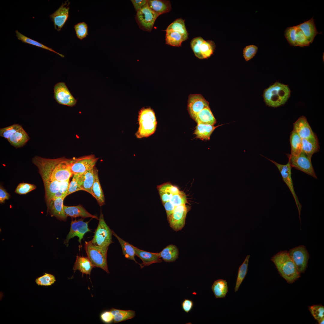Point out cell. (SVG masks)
Segmentation results:
<instances>
[{"label":"cell","mask_w":324,"mask_h":324,"mask_svg":"<svg viewBox=\"0 0 324 324\" xmlns=\"http://www.w3.org/2000/svg\"><path fill=\"white\" fill-rule=\"evenodd\" d=\"M288 86L276 82L264 91L263 97L266 104L273 107L284 104L290 95Z\"/></svg>","instance_id":"3"},{"label":"cell","mask_w":324,"mask_h":324,"mask_svg":"<svg viewBox=\"0 0 324 324\" xmlns=\"http://www.w3.org/2000/svg\"><path fill=\"white\" fill-rule=\"evenodd\" d=\"M77 38L82 40L88 35V26L84 22L78 23L74 26Z\"/></svg>","instance_id":"43"},{"label":"cell","mask_w":324,"mask_h":324,"mask_svg":"<svg viewBox=\"0 0 324 324\" xmlns=\"http://www.w3.org/2000/svg\"><path fill=\"white\" fill-rule=\"evenodd\" d=\"M79 174L74 175L70 183L67 196L73 193L81 190L78 184Z\"/></svg>","instance_id":"51"},{"label":"cell","mask_w":324,"mask_h":324,"mask_svg":"<svg viewBox=\"0 0 324 324\" xmlns=\"http://www.w3.org/2000/svg\"><path fill=\"white\" fill-rule=\"evenodd\" d=\"M110 311L113 315L115 323L131 319L135 316V311L131 310H123L112 308Z\"/></svg>","instance_id":"33"},{"label":"cell","mask_w":324,"mask_h":324,"mask_svg":"<svg viewBox=\"0 0 324 324\" xmlns=\"http://www.w3.org/2000/svg\"><path fill=\"white\" fill-rule=\"evenodd\" d=\"M94 182L92 188L91 195L97 200L99 205L101 206L105 204V199L98 176V170L94 167Z\"/></svg>","instance_id":"23"},{"label":"cell","mask_w":324,"mask_h":324,"mask_svg":"<svg viewBox=\"0 0 324 324\" xmlns=\"http://www.w3.org/2000/svg\"><path fill=\"white\" fill-rule=\"evenodd\" d=\"M158 255L165 262H171L175 261L178 255V250L175 245H169L160 252L158 253Z\"/></svg>","instance_id":"31"},{"label":"cell","mask_w":324,"mask_h":324,"mask_svg":"<svg viewBox=\"0 0 324 324\" xmlns=\"http://www.w3.org/2000/svg\"><path fill=\"white\" fill-rule=\"evenodd\" d=\"M112 234L116 237L118 241L122 248L123 254L125 257L128 259L134 261L136 263H138L135 259L136 254L134 246L123 240L113 231Z\"/></svg>","instance_id":"35"},{"label":"cell","mask_w":324,"mask_h":324,"mask_svg":"<svg viewBox=\"0 0 324 324\" xmlns=\"http://www.w3.org/2000/svg\"><path fill=\"white\" fill-rule=\"evenodd\" d=\"M193 301L188 299H185L182 304V306L183 310L186 313H188L192 309L193 306Z\"/></svg>","instance_id":"53"},{"label":"cell","mask_w":324,"mask_h":324,"mask_svg":"<svg viewBox=\"0 0 324 324\" xmlns=\"http://www.w3.org/2000/svg\"><path fill=\"white\" fill-rule=\"evenodd\" d=\"M215 47L214 42L212 40H204L200 47L201 53L204 58L209 57L213 54Z\"/></svg>","instance_id":"40"},{"label":"cell","mask_w":324,"mask_h":324,"mask_svg":"<svg viewBox=\"0 0 324 324\" xmlns=\"http://www.w3.org/2000/svg\"><path fill=\"white\" fill-rule=\"evenodd\" d=\"M71 160L64 157L51 159L36 156L32 158V162L39 171L46 172L53 179L61 182L69 179L73 175L71 170Z\"/></svg>","instance_id":"1"},{"label":"cell","mask_w":324,"mask_h":324,"mask_svg":"<svg viewBox=\"0 0 324 324\" xmlns=\"http://www.w3.org/2000/svg\"><path fill=\"white\" fill-rule=\"evenodd\" d=\"M290 141L291 147L290 155L294 156H298L302 151L301 138L296 132L293 130L291 133Z\"/></svg>","instance_id":"36"},{"label":"cell","mask_w":324,"mask_h":324,"mask_svg":"<svg viewBox=\"0 0 324 324\" xmlns=\"http://www.w3.org/2000/svg\"><path fill=\"white\" fill-rule=\"evenodd\" d=\"M56 279L54 276L50 274L45 273L44 274L35 280L36 284L38 286H49L54 283Z\"/></svg>","instance_id":"41"},{"label":"cell","mask_w":324,"mask_h":324,"mask_svg":"<svg viewBox=\"0 0 324 324\" xmlns=\"http://www.w3.org/2000/svg\"><path fill=\"white\" fill-rule=\"evenodd\" d=\"M103 322L106 323H109L113 320V316L110 311L103 312L100 316Z\"/></svg>","instance_id":"52"},{"label":"cell","mask_w":324,"mask_h":324,"mask_svg":"<svg viewBox=\"0 0 324 324\" xmlns=\"http://www.w3.org/2000/svg\"><path fill=\"white\" fill-rule=\"evenodd\" d=\"M131 1L136 12L143 7L147 3V0H132Z\"/></svg>","instance_id":"55"},{"label":"cell","mask_w":324,"mask_h":324,"mask_svg":"<svg viewBox=\"0 0 324 324\" xmlns=\"http://www.w3.org/2000/svg\"><path fill=\"white\" fill-rule=\"evenodd\" d=\"M69 1H65L54 13L50 15L54 28L59 31L67 21L69 17L70 4Z\"/></svg>","instance_id":"15"},{"label":"cell","mask_w":324,"mask_h":324,"mask_svg":"<svg viewBox=\"0 0 324 324\" xmlns=\"http://www.w3.org/2000/svg\"><path fill=\"white\" fill-rule=\"evenodd\" d=\"M159 16L150 8L147 3L136 12L135 19L140 28L144 31L150 32Z\"/></svg>","instance_id":"7"},{"label":"cell","mask_w":324,"mask_h":324,"mask_svg":"<svg viewBox=\"0 0 324 324\" xmlns=\"http://www.w3.org/2000/svg\"><path fill=\"white\" fill-rule=\"evenodd\" d=\"M204 40L202 37H199L193 39L190 42L191 47L195 55L201 59L204 58L201 52L200 47Z\"/></svg>","instance_id":"42"},{"label":"cell","mask_w":324,"mask_h":324,"mask_svg":"<svg viewBox=\"0 0 324 324\" xmlns=\"http://www.w3.org/2000/svg\"><path fill=\"white\" fill-rule=\"evenodd\" d=\"M168 31L178 32L188 38V34L185 27L184 21L181 18L177 19L170 25L165 30L166 32Z\"/></svg>","instance_id":"39"},{"label":"cell","mask_w":324,"mask_h":324,"mask_svg":"<svg viewBox=\"0 0 324 324\" xmlns=\"http://www.w3.org/2000/svg\"><path fill=\"white\" fill-rule=\"evenodd\" d=\"M88 222L89 221H84L83 219H82L78 220L76 219L74 220H72L70 231L64 242L66 246L68 245L69 240L76 236L79 238L78 241L81 244V240L83 238L85 234L91 231L88 228Z\"/></svg>","instance_id":"14"},{"label":"cell","mask_w":324,"mask_h":324,"mask_svg":"<svg viewBox=\"0 0 324 324\" xmlns=\"http://www.w3.org/2000/svg\"><path fill=\"white\" fill-rule=\"evenodd\" d=\"M298 272L304 273L307 266L309 254L305 247L301 245L293 248L288 252Z\"/></svg>","instance_id":"11"},{"label":"cell","mask_w":324,"mask_h":324,"mask_svg":"<svg viewBox=\"0 0 324 324\" xmlns=\"http://www.w3.org/2000/svg\"><path fill=\"white\" fill-rule=\"evenodd\" d=\"M187 212L188 208L185 204L182 205L175 208L172 214L168 219L170 226L174 230L178 231L184 227Z\"/></svg>","instance_id":"13"},{"label":"cell","mask_w":324,"mask_h":324,"mask_svg":"<svg viewBox=\"0 0 324 324\" xmlns=\"http://www.w3.org/2000/svg\"><path fill=\"white\" fill-rule=\"evenodd\" d=\"M258 49V47L254 45L246 46L243 50V56L245 59L248 61L252 58L257 52Z\"/></svg>","instance_id":"50"},{"label":"cell","mask_w":324,"mask_h":324,"mask_svg":"<svg viewBox=\"0 0 324 324\" xmlns=\"http://www.w3.org/2000/svg\"><path fill=\"white\" fill-rule=\"evenodd\" d=\"M168 201H169L175 207L182 205L185 204L187 202L186 196L184 192L180 191L179 193L174 195L171 200Z\"/></svg>","instance_id":"44"},{"label":"cell","mask_w":324,"mask_h":324,"mask_svg":"<svg viewBox=\"0 0 324 324\" xmlns=\"http://www.w3.org/2000/svg\"><path fill=\"white\" fill-rule=\"evenodd\" d=\"M112 231L106 224L103 214L101 210L98 227L91 242L94 244L100 247L108 248L113 242Z\"/></svg>","instance_id":"6"},{"label":"cell","mask_w":324,"mask_h":324,"mask_svg":"<svg viewBox=\"0 0 324 324\" xmlns=\"http://www.w3.org/2000/svg\"><path fill=\"white\" fill-rule=\"evenodd\" d=\"M65 196L51 199L47 202V211L52 216L58 219L66 221L67 217L63 208V202Z\"/></svg>","instance_id":"17"},{"label":"cell","mask_w":324,"mask_h":324,"mask_svg":"<svg viewBox=\"0 0 324 324\" xmlns=\"http://www.w3.org/2000/svg\"><path fill=\"white\" fill-rule=\"evenodd\" d=\"M135 254L142 260L143 263L140 264L141 268L152 264L160 262L162 261L158 253L147 252L140 250L134 246Z\"/></svg>","instance_id":"20"},{"label":"cell","mask_w":324,"mask_h":324,"mask_svg":"<svg viewBox=\"0 0 324 324\" xmlns=\"http://www.w3.org/2000/svg\"><path fill=\"white\" fill-rule=\"evenodd\" d=\"M69 184V179L60 182L59 191L67 196Z\"/></svg>","instance_id":"54"},{"label":"cell","mask_w":324,"mask_h":324,"mask_svg":"<svg viewBox=\"0 0 324 324\" xmlns=\"http://www.w3.org/2000/svg\"><path fill=\"white\" fill-rule=\"evenodd\" d=\"M139 127L136 135L138 138L147 137L155 131L157 121L154 112L150 108H143L139 112Z\"/></svg>","instance_id":"4"},{"label":"cell","mask_w":324,"mask_h":324,"mask_svg":"<svg viewBox=\"0 0 324 324\" xmlns=\"http://www.w3.org/2000/svg\"><path fill=\"white\" fill-rule=\"evenodd\" d=\"M98 159L93 154L72 158L70 166L73 174H82L93 167Z\"/></svg>","instance_id":"10"},{"label":"cell","mask_w":324,"mask_h":324,"mask_svg":"<svg viewBox=\"0 0 324 324\" xmlns=\"http://www.w3.org/2000/svg\"><path fill=\"white\" fill-rule=\"evenodd\" d=\"M36 188V186L34 184L21 183L17 186L15 192L19 194H24L35 189Z\"/></svg>","instance_id":"49"},{"label":"cell","mask_w":324,"mask_h":324,"mask_svg":"<svg viewBox=\"0 0 324 324\" xmlns=\"http://www.w3.org/2000/svg\"><path fill=\"white\" fill-rule=\"evenodd\" d=\"M313 17L297 26L303 32L310 43H312L317 34H320L317 31Z\"/></svg>","instance_id":"21"},{"label":"cell","mask_w":324,"mask_h":324,"mask_svg":"<svg viewBox=\"0 0 324 324\" xmlns=\"http://www.w3.org/2000/svg\"><path fill=\"white\" fill-rule=\"evenodd\" d=\"M250 255H248L242 264L239 267L236 279L235 292L238 290L241 283L244 280L248 270V266Z\"/></svg>","instance_id":"37"},{"label":"cell","mask_w":324,"mask_h":324,"mask_svg":"<svg viewBox=\"0 0 324 324\" xmlns=\"http://www.w3.org/2000/svg\"><path fill=\"white\" fill-rule=\"evenodd\" d=\"M158 189L163 204L170 200L174 195L180 191L177 187L169 183L158 186Z\"/></svg>","instance_id":"25"},{"label":"cell","mask_w":324,"mask_h":324,"mask_svg":"<svg viewBox=\"0 0 324 324\" xmlns=\"http://www.w3.org/2000/svg\"><path fill=\"white\" fill-rule=\"evenodd\" d=\"M30 138L22 127L11 134L7 140L10 144L17 148L23 146Z\"/></svg>","instance_id":"24"},{"label":"cell","mask_w":324,"mask_h":324,"mask_svg":"<svg viewBox=\"0 0 324 324\" xmlns=\"http://www.w3.org/2000/svg\"><path fill=\"white\" fill-rule=\"evenodd\" d=\"M324 321V317L322 318L318 321V322L319 324H323Z\"/></svg>","instance_id":"58"},{"label":"cell","mask_w":324,"mask_h":324,"mask_svg":"<svg viewBox=\"0 0 324 324\" xmlns=\"http://www.w3.org/2000/svg\"><path fill=\"white\" fill-rule=\"evenodd\" d=\"M147 3L150 8L159 16L170 11L171 9L169 0H148Z\"/></svg>","instance_id":"26"},{"label":"cell","mask_w":324,"mask_h":324,"mask_svg":"<svg viewBox=\"0 0 324 324\" xmlns=\"http://www.w3.org/2000/svg\"><path fill=\"white\" fill-rule=\"evenodd\" d=\"M296 26L287 28L285 29L284 35L290 44L292 46H296Z\"/></svg>","instance_id":"45"},{"label":"cell","mask_w":324,"mask_h":324,"mask_svg":"<svg viewBox=\"0 0 324 324\" xmlns=\"http://www.w3.org/2000/svg\"><path fill=\"white\" fill-rule=\"evenodd\" d=\"M63 208L67 217L76 218L80 217L82 218H97L98 217L89 213L81 205L77 206H67L63 205Z\"/></svg>","instance_id":"22"},{"label":"cell","mask_w":324,"mask_h":324,"mask_svg":"<svg viewBox=\"0 0 324 324\" xmlns=\"http://www.w3.org/2000/svg\"><path fill=\"white\" fill-rule=\"evenodd\" d=\"M312 316L317 321L324 317V307L320 305H314L309 307Z\"/></svg>","instance_id":"48"},{"label":"cell","mask_w":324,"mask_h":324,"mask_svg":"<svg viewBox=\"0 0 324 324\" xmlns=\"http://www.w3.org/2000/svg\"><path fill=\"white\" fill-rule=\"evenodd\" d=\"M264 157L274 164L278 169L281 174L283 181L288 187L293 196L298 210L300 216L302 209V205L299 202L294 191L291 177L292 167L290 162L288 161L287 164H281L276 162L274 160L269 159L265 157Z\"/></svg>","instance_id":"12"},{"label":"cell","mask_w":324,"mask_h":324,"mask_svg":"<svg viewBox=\"0 0 324 324\" xmlns=\"http://www.w3.org/2000/svg\"><path fill=\"white\" fill-rule=\"evenodd\" d=\"M222 125L214 126L213 125L198 123L194 134L196 137L203 140H209L210 136L215 129Z\"/></svg>","instance_id":"29"},{"label":"cell","mask_w":324,"mask_h":324,"mask_svg":"<svg viewBox=\"0 0 324 324\" xmlns=\"http://www.w3.org/2000/svg\"><path fill=\"white\" fill-rule=\"evenodd\" d=\"M84 248L87 257L94 267L100 268L109 273L107 261L108 248L97 246L90 241L85 242Z\"/></svg>","instance_id":"5"},{"label":"cell","mask_w":324,"mask_h":324,"mask_svg":"<svg viewBox=\"0 0 324 324\" xmlns=\"http://www.w3.org/2000/svg\"><path fill=\"white\" fill-rule=\"evenodd\" d=\"M271 260L280 274L288 283H292L300 277V273L288 252L281 251L272 257Z\"/></svg>","instance_id":"2"},{"label":"cell","mask_w":324,"mask_h":324,"mask_svg":"<svg viewBox=\"0 0 324 324\" xmlns=\"http://www.w3.org/2000/svg\"><path fill=\"white\" fill-rule=\"evenodd\" d=\"M206 107H209V103L201 94H190L189 96L188 109L190 116L193 119L198 113Z\"/></svg>","instance_id":"16"},{"label":"cell","mask_w":324,"mask_h":324,"mask_svg":"<svg viewBox=\"0 0 324 324\" xmlns=\"http://www.w3.org/2000/svg\"><path fill=\"white\" fill-rule=\"evenodd\" d=\"M296 46L300 47L309 46L310 43L307 39L302 31L296 26Z\"/></svg>","instance_id":"46"},{"label":"cell","mask_w":324,"mask_h":324,"mask_svg":"<svg viewBox=\"0 0 324 324\" xmlns=\"http://www.w3.org/2000/svg\"><path fill=\"white\" fill-rule=\"evenodd\" d=\"M15 33L16 36L17 38L23 43L32 45L48 50L56 53L62 57H64L63 55L57 52L52 48L24 35L20 32L17 30L15 31Z\"/></svg>","instance_id":"38"},{"label":"cell","mask_w":324,"mask_h":324,"mask_svg":"<svg viewBox=\"0 0 324 324\" xmlns=\"http://www.w3.org/2000/svg\"><path fill=\"white\" fill-rule=\"evenodd\" d=\"M302 152L311 158L313 154L319 151V146L316 135L308 139H302Z\"/></svg>","instance_id":"27"},{"label":"cell","mask_w":324,"mask_h":324,"mask_svg":"<svg viewBox=\"0 0 324 324\" xmlns=\"http://www.w3.org/2000/svg\"><path fill=\"white\" fill-rule=\"evenodd\" d=\"M293 130L302 139H308L315 135L306 118L302 116L293 123Z\"/></svg>","instance_id":"18"},{"label":"cell","mask_w":324,"mask_h":324,"mask_svg":"<svg viewBox=\"0 0 324 324\" xmlns=\"http://www.w3.org/2000/svg\"><path fill=\"white\" fill-rule=\"evenodd\" d=\"M227 282L219 279L214 281L212 286V290L216 298L225 297L228 292Z\"/></svg>","instance_id":"32"},{"label":"cell","mask_w":324,"mask_h":324,"mask_svg":"<svg viewBox=\"0 0 324 324\" xmlns=\"http://www.w3.org/2000/svg\"><path fill=\"white\" fill-rule=\"evenodd\" d=\"M94 167L79 174L78 179V184L81 190L86 191L91 194L94 182Z\"/></svg>","instance_id":"19"},{"label":"cell","mask_w":324,"mask_h":324,"mask_svg":"<svg viewBox=\"0 0 324 324\" xmlns=\"http://www.w3.org/2000/svg\"><path fill=\"white\" fill-rule=\"evenodd\" d=\"M10 196L9 194L2 187L0 188V202L4 203L5 200H8Z\"/></svg>","instance_id":"56"},{"label":"cell","mask_w":324,"mask_h":324,"mask_svg":"<svg viewBox=\"0 0 324 324\" xmlns=\"http://www.w3.org/2000/svg\"><path fill=\"white\" fill-rule=\"evenodd\" d=\"M94 268L90 261L87 257L77 255L73 268L74 271L78 270L84 274L90 275L91 270Z\"/></svg>","instance_id":"28"},{"label":"cell","mask_w":324,"mask_h":324,"mask_svg":"<svg viewBox=\"0 0 324 324\" xmlns=\"http://www.w3.org/2000/svg\"><path fill=\"white\" fill-rule=\"evenodd\" d=\"M286 154L292 168L294 167L317 178L312 165L311 158L302 151L298 155L296 156H291L289 154Z\"/></svg>","instance_id":"8"},{"label":"cell","mask_w":324,"mask_h":324,"mask_svg":"<svg viewBox=\"0 0 324 324\" xmlns=\"http://www.w3.org/2000/svg\"><path fill=\"white\" fill-rule=\"evenodd\" d=\"M166 32V43L170 46H179L182 42L188 38L176 32L168 31Z\"/></svg>","instance_id":"34"},{"label":"cell","mask_w":324,"mask_h":324,"mask_svg":"<svg viewBox=\"0 0 324 324\" xmlns=\"http://www.w3.org/2000/svg\"><path fill=\"white\" fill-rule=\"evenodd\" d=\"M67 196L65 194L58 191V192H56L54 194L51 200L56 199L58 197H62L64 196H65L66 197Z\"/></svg>","instance_id":"57"},{"label":"cell","mask_w":324,"mask_h":324,"mask_svg":"<svg viewBox=\"0 0 324 324\" xmlns=\"http://www.w3.org/2000/svg\"><path fill=\"white\" fill-rule=\"evenodd\" d=\"M22 127L21 125L14 124L0 129V136L8 140L10 136Z\"/></svg>","instance_id":"47"},{"label":"cell","mask_w":324,"mask_h":324,"mask_svg":"<svg viewBox=\"0 0 324 324\" xmlns=\"http://www.w3.org/2000/svg\"><path fill=\"white\" fill-rule=\"evenodd\" d=\"M53 98L58 104L70 107L75 105L77 100L72 95L64 82L56 84L54 87Z\"/></svg>","instance_id":"9"},{"label":"cell","mask_w":324,"mask_h":324,"mask_svg":"<svg viewBox=\"0 0 324 324\" xmlns=\"http://www.w3.org/2000/svg\"><path fill=\"white\" fill-rule=\"evenodd\" d=\"M194 120L197 124L211 125H214L216 122L209 107L205 108L200 111L196 115Z\"/></svg>","instance_id":"30"}]
</instances>
